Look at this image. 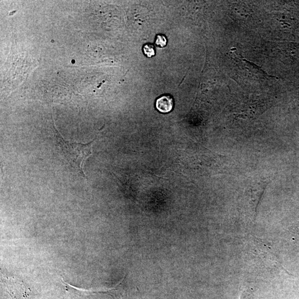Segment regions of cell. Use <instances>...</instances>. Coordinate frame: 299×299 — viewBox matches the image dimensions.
I'll return each instance as SVG.
<instances>
[{
    "mask_svg": "<svg viewBox=\"0 0 299 299\" xmlns=\"http://www.w3.org/2000/svg\"><path fill=\"white\" fill-rule=\"evenodd\" d=\"M55 138L61 153L68 163L78 171L83 178V165L85 160L92 155L93 141L87 144L70 142L63 139L60 133L56 129Z\"/></svg>",
    "mask_w": 299,
    "mask_h": 299,
    "instance_id": "6da1fadb",
    "label": "cell"
},
{
    "mask_svg": "<svg viewBox=\"0 0 299 299\" xmlns=\"http://www.w3.org/2000/svg\"><path fill=\"white\" fill-rule=\"evenodd\" d=\"M2 281L7 289L8 293L15 299H24L28 296V289L25 285L18 280L4 277L1 274Z\"/></svg>",
    "mask_w": 299,
    "mask_h": 299,
    "instance_id": "7a4b0ae2",
    "label": "cell"
},
{
    "mask_svg": "<svg viewBox=\"0 0 299 299\" xmlns=\"http://www.w3.org/2000/svg\"><path fill=\"white\" fill-rule=\"evenodd\" d=\"M174 107V101L170 96H164L159 99L156 102V107L158 111L163 113H168L172 111Z\"/></svg>",
    "mask_w": 299,
    "mask_h": 299,
    "instance_id": "3957f363",
    "label": "cell"
},
{
    "mask_svg": "<svg viewBox=\"0 0 299 299\" xmlns=\"http://www.w3.org/2000/svg\"><path fill=\"white\" fill-rule=\"evenodd\" d=\"M144 53L148 58H152L155 55V49L153 45L146 44L143 47Z\"/></svg>",
    "mask_w": 299,
    "mask_h": 299,
    "instance_id": "277c9868",
    "label": "cell"
},
{
    "mask_svg": "<svg viewBox=\"0 0 299 299\" xmlns=\"http://www.w3.org/2000/svg\"><path fill=\"white\" fill-rule=\"evenodd\" d=\"M167 39L163 35H158L156 37L155 44L159 47H164L168 44Z\"/></svg>",
    "mask_w": 299,
    "mask_h": 299,
    "instance_id": "5b68a950",
    "label": "cell"
}]
</instances>
